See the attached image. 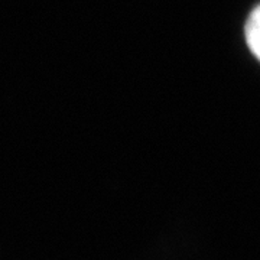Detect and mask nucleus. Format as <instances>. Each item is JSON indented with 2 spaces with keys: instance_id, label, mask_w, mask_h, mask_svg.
Instances as JSON below:
<instances>
[{
  "instance_id": "nucleus-1",
  "label": "nucleus",
  "mask_w": 260,
  "mask_h": 260,
  "mask_svg": "<svg viewBox=\"0 0 260 260\" xmlns=\"http://www.w3.org/2000/svg\"><path fill=\"white\" fill-rule=\"evenodd\" d=\"M246 41L253 55L260 61V5L251 12L246 22Z\"/></svg>"
}]
</instances>
